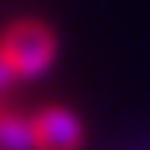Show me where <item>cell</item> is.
I'll use <instances>...</instances> for the list:
<instances>
[{
	"label": "cell",
	"mask_w": 150,
	"mask_h": 150,
	"mask_svg": "<svg viewBox=\"0 0 150 150\" xmlns=\"http://www.w3.org/2000/svg\"><path fill=\"white\" fill-rule=\"evenodd\" d=\"M57 57V40L40 18H18L0 32V68L7 79H36Z\"/></svg>",
	"instance_id": "obj_1"
},
{
	"label": "cell",
	"mask_w": 150,
	"mask_h": 150,
	"mask_svg": "<svg viewBox=\"0 0 150 150\" xmlns=\"http://www.w3.org/2000/svg\"><path fill=\"white\" fill-rule=\"evenodd\" d=\"M29 132H32V150H82V122L75 111L50 104L29 115Z\"/></svg>",
	"instance_id": "obj_2"
},
{
	"label": "cell",
	"mask_w": 150,
	"mask_h": 150,
	"mask_svg": "<svg viewBox=\"0 0 150 150\" xmlns=\"http://www.w3.org/2000/svg\"><path fill=\"white\" fill-rule=\"evenodd\" d=\"M0 150H32V132H29V115L0 107Z\"/></svg>",
	"instance_id": "obj_3"
}]
</instances>
